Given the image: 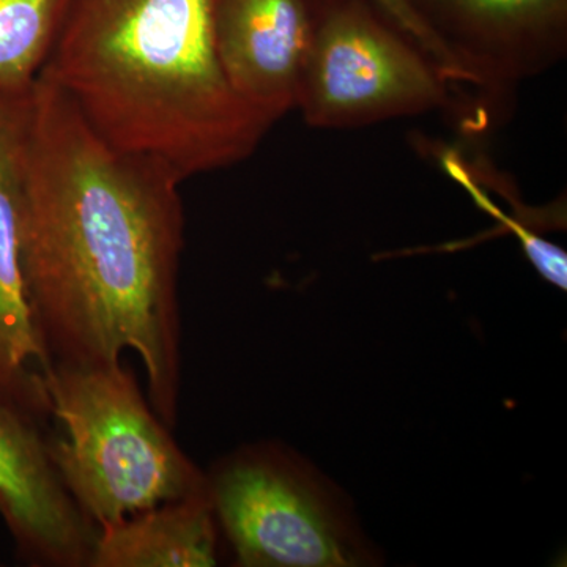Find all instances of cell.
<instances>
[{
    "instance_id": "obj_3",
    "label": "cell",
    "mask_w": 567,
    "mask_h": 567,
    "mask_svg": "<svg viewBox=\"0 0 567 567\" xmlns=\"http://www.w3.org/2000/svg\"><path fill=\"white\" fill-rule=\"evenodd\" d=\"M44 386L65 435L50 447L52 462L96 528L210 487L122 361L55 363Z\"/></svg>"
},
{
    "instance_id": "obj_2",
    "label": "cell",
    "mask_w": 567,
    "mask_h": 567,
    "mask_svg": "<svg viewBox=\"0 0 567 567\" xmlns=\"http://www.w3.org/2000/svg\"><path fill=\"white\" fill-rule=\"evenodd\" d=\"M40 74L110 144L182 182L245 162L274 126L224 73L215 0H69Z\"/></svg>"
},
{
    "instance_id": "obj_9",
    "label": "cell",
    "mask_w": 567,
    "mask_h": 567,
    "mask_svg": "<svg viewBox=\"0 0 567 567\" xmlns=\"http://www.w3.org/2000/svg\"><path fill=\"white\" fill-rule=\"evenodd\" d=\"M0 516L32 558L54 566L89 565L95 536L63 486L50 446L25 415L2 401Z\"/></svg>"
},
{
    "instance_id": "obj_1",
    "label": "cell",
    "mask_w": 567,
    "mask_h": 567,
    "mask_svg": "<svg viewBox=\"0 0 567 567\" xmlns=\"http://www.w3.org/2000/svg\"><path fill=\"white\" fill-rule=\"evenodd\" d=\"M182 178L110 144L47 76L29 95L20 254L52 363L144 364L152 409L174 425L181 395Z\"/></svg>"
},
{
    "instance_id": "obj_7",
    "label": "cell",
    "mask_w": 567,
    "mask_h": 567,
    "mask_svg": "<svg viewBox=\"0 0 567 567\" xmlns=\"http://www.w3.org/2000/svg\"><path fill=\"white\" fill-rule=\"evenodd\" d=\"M322 0H215V35L235 93L275 125L297 106Z\"/></svg>"
},
{
    "instance_id": "obj_8",
    "label": "cell",
    "mask_w": 567,
    "mask_h": 567,
    "mask_svg": "<svg viewBox=\"0 0 567 567\" xmlns=\"http://www.w3.org/2000/svg\"><path fill=\"white\" fill-rule=\"evenodd\" d=\"M28 104L0 92V401L22 415L50 412L52 363L33 319L20 254L22 152Z\"/></svg>"
},
{
    "instance_id": "obj_5",
    "label": "cell",
    "mask_w": 567,
    "mask_h": 567,
    "mask_svg": "<svg viewBox=\"0 0 567 567\" xmlns=\"http://www.w3.org/2000/svg\"><path fill=\"white\" fill-rule=\"evenodd\" d=\"M440 66L364 0H322L297 106L315 128L353 130L461 107Z\"/></svg>"
},
{
    "instance_id": "obj_6",
    "label": "cell",
    "mask_w": 567,
    "mask_h": 567,
    "mask_svg": "<svg viewBox=\"0 0 567 567\" xmlns=\"http://www.w3.org/2000/svg\"><path fill=\"white\" fill-rule=\"evenodd\" d=\"M480 92L492 102L567 54V0H406Z\"/></svg>"
},
{
    "instance_id": "obj_10",
    "label": "cell",
    "mask_w": 567,
    "mask_h": 567,
    "mask_svg": "<svg viewBox=\"0 0 567 567\" xmlns=\"http://www.w3.org/2000/svg\"><path fill=\"white\" fill-rule=\"evenodd\" d=\"M207 491L142 511L99 528L89 566H215L216 525Z\"/></svg>"
},
{
    "instance_id": "obj_4",
    "label": "cell",
    "mask_w": 567,
    "mask_h": 567,
    "mask_svg": "<svg viewBox=\"0 0 567 567\" xmlns=\"http://www.w3.org/2000/svg\"><path fill=\"white\" fill-rule=\"evenodd\" d=\"M208 484L240 566L377 565L349 496L297 454L274 446L240 451Z\"/></svg>"
},
{
    "instance_id": "obj_11",
    "label": "cell",
    "mask_w": 567,
    "mask_h": 567,
    "mask_svg": "<svg viewBox=\"0 0 567 567\" xmlns=\"http://www.w3.org/2000/svg\"><path fill=\"white\" fill-rule=\"evenodd\" d=\"M69 0H0V91L25 92L48 61Z\"/></svg>"
},
{
    "instance_id": "obj_12",
    "label": "cell",
    "mask_w": 567,
    "mask_h": 567,
    "mask_svg": "<svg viewBox=\"0 0 567 567\" xmlns=\"http://www.w3.org/2000/svg\"><path fill=\"white\" fill-rule=\"evenodd\" d=\"M364 2L374 7L395 29L405 33L410 40L415 41L417 47L440 66V70L445 73L447 80L458 92H462L464 87L473 89L468 74L451 58L450 52L436 40L434 33L425 28L424 22L417 18L415 10L406 0H364Z\"/></svg>"
}]
</instances>
